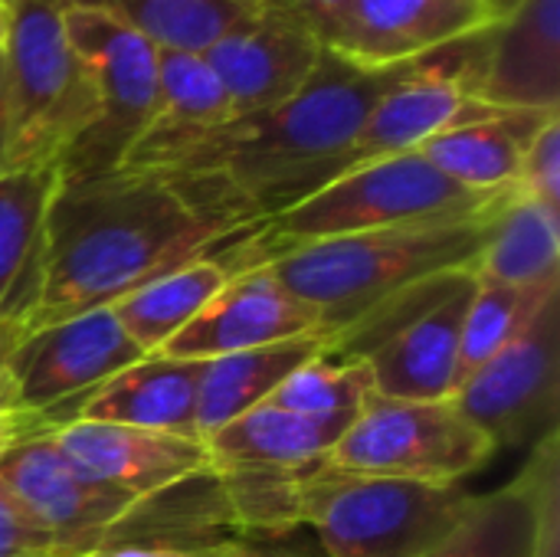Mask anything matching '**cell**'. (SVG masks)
<instances>
[{
	"mask_svg": "<svg viewBox=\"0 0 560 557\" xmlns=\"http://www.w3.org/2000/svg\"><path fill=\"white\" fill-rule=\"evenodd\" d=\"M423 62L364 69L325 46L315 76L289 102L187 138L135 144L121 167L158 174L230 227L262 230L351 167L371 108Z\"/></svg>",
	"mask_w": 560,
	"mask_h": 557,
	"instance_id": "cell-1",
	"label": "cell"
},
{
	"mask_svg": "<svg viewBox=\"0 0 560 557\" xmlns=\"http://www.w3.org/2000/svg\"><path fill=\"white\" fill-rule=\"evenodd\" d=\"M259 233L203 213L148 171L62 177L43 227L26 332L108 309L144 282L184 263L240 250Z\"/></svg>",
	"mask_w": 560,
	"mask_h": 557,
	"instance_id": "cell-2",
	"label": "cell"
},
{
	"mask_svg": "<svg viewBox=\"0 0 560 557\" xmlns=\"http://www.w3.org/2000/svg\"><path fill=\"white\" fill-rule=\"evenodd\" d=\"M499 204L469 217L282 246L262 263L295 299L318 312L328 338L400 292L446 272L476 269Z\"/></svg>",
	"mask_w": 560,
	"mask_h": 557,
	"instance_id": "cell-3",
	"label": "cell"
},
{
	"mask_svg": "<svg viewBox=\"0 0 560 557\" xmlns=\"http://www.w3.org/2000/svg\"><path fill=\"white\" fill-rule=\"evenodd\" d=\"M466 486H436L315 466L302 489V529L325 557H427L466 515Z\"/></svg>",
	"mask_w": 560,
	"mask_h": 557,
	"instance_id": "cell-4",
	"label": "cell"
},
{
	"mask_svg": "<svg viewBox=\"0 0 560 557\" xmlns=\"http://www.w3.org/2000/svg\"><path fill=\"white\" fill-rule=\"evenodd\" d=\"M3 105L7 167L62 164L98 118L95 82L69 46L59 10L43 0L13 7L3 46Z\"/></svg>",
	"mask_w": 560,
	"mask_h": 557,
	"instance_id": "cell-5",
	"label": "cell"
},
{
	"mask_svg": "<svg viewBox=\"0 0 560 557\" xmlns=\"http://www.w3.org/2000/svg\"><path fill=\"white\" fill-rule=\"evenodd\" d=\"M509 194V190H505ZM505 194H476L440 174L420 151L348 167L322 190L269 220L259 233V263L282 246L390 230L427 220L469 217L495 207Z\"/></svg>",
	"mask_w": 560,
	"mask_h": 557,
	"instance_id": "cell-6",
	"label": "cell"
},
{
	"mask_svg": "<svg viewBox=\"0 0 560 557\" xmlns=\"http://www.w3.org/2000/svg\"><path fill=\"white\" fill-rule=\"evenodd\" d=\"M476 269L436 276L358 318L325 348L364 358L374 394L394 401H450L459 391L463 318Z\"/></svg>",
	"mask_w": 560,
	"mask_h": 557,
	"instance_id": "cell-7",
	"label": "cell"
},
{
	"mask_svg": "<svg viewBox=\"0 0 560 557\" xmlns=\"http://www.w3.org/2000/svg\"><path fill=\"white\" fill-rule=\"evenodd\" d=\"M499 450L450 401H394L374 394L341 433L325 466L351 476H387L463 486Z\"/></svg>",
	"mask_w": 560,
	"mask_h": 557,
	"instance_id": "cell-8",
	"label": "cell"
},
{
	"mask_svg": "<svg viewBox=\"0 0 560 557\" xmlns=\"http://www.w3.org/2000/svg\"><path fill=\"white\" fill-rule=\"evenodd\" d=\"M59 16L98 92V118L69 148L59 171L62 177L118 171L154 118L158 46L95 10H59Z\"/></svg>",
	"mask_w": 560,
	"mask_h": 557,
	"instance_id": "cell-9",
	"label": "cell"
},
{
	"mask_svg": "<svg viewBox=\"0 0 560 557\" xmlns=\"http://www.w3.org/2000/svg\"><path fill=\"white\" fill-rule=\"evenodd\" d=\"M453 404L495 450L538 446L558 433L560 289L492 361L459 384Z\"/></svg>",
	"mask_w": 560,
	"mask_h": 557,
	"instance_id": "cell-10",
	"label": "cell"
},
{
	"mask_svg": "<svg viewBox=\"0 0 560 557\" xmlns=\"http://www.w3.org/2000/svg\"><path fill=\"white\" fill-rule=\"evenodd\" d=\"M148 358L118 325L112 309H92L30 328L7 361L3 394L43 427L115 378Z\"/></svg>",
	"mask_w": 560,
	"mask_h": 557,
	"instance_id": "cell-11",
	"label": "cell"
},
{
	"mask_svg": "<svg viewBox=\"0 0 560 557\" xmlns=\"http://www.w3.org/2000/svg\"><path fill=\"white\" fill-rule=\"evenodd\" d=\"M0 483L59 542L66 557L118 542V529L151 506L89 479L46 427L23 437L3 456Z\"/></svg>",
	"mask_w": 560,
	"mask_h": 557,
	"instance_id": "cell-12",
	"label": "cell"
},
{
	"mask_svg": "<svg viewBox=\"0 0 560 557\" xmlns=\"http://www.w3.org/2000/svg\"><path fill=\"white\" fill-rule=\"evenodd\" d=\"M322 53V36L302 16L262 0L246 20L226 30L203 59L230 98V118H240L299 95L315 76Z\"/></svg>",
	"mask_w": 560,
	"mask_h": 557,
	"instance_id": "cell-13",
	"label": "cell"
},
{
	"mask_svg": "<svg viewBox=\"0 0 560 557\" xmlns=\"http://www.w3.org/2000/svg\"><path fill=\"white\" fill-rule=\"evenodd\" d=\"M46 430L89 479L135 502H154L213 476V456L200 437L92 420H66Z\"/></svg>",
	"mask_w": 560,
	"mask_h": 557,
	"instance_id": "cell-14",
	"label": "cell"
},
{
	"mask_svg": "<svg viewBox=\"0 0 560 557\" xmlns=\"http://www.w3.org/2000/svg\"><path fill=\"white\" fill-rule=\"evenodd\" d=\"M558 433L532 446L525 469L472 496L459 525L427 557H560Z\"/></svg>",
	"mask_w": 560,
	"mask_h": 557,
	"instance_id": "cell-15",
	"label": "cell"
},
{
	"mask_svg": "<svg viewBox=\"0 0 560 557\" xmlns=\"http://www.w3.org/2000/svg\"><path fill=\"white\" fill-rule=\"evenodd\" d=\"M482 36V33H479ZM459 43L456 59L450 62L443 53L430 56L417 72L400 79L390 92L381 95V102L364 118L354 148H351V167L417 151L423 141L499 115L502 108H492L472 95V56L476 39Z\"/></svg>",
	"mask_w": 560,
	"mask_h": 557,
	"instance_id": "cell-16",
	"label": "cell"
},
{
	"mask_svg": "<svg viewBox=\"0 0 560 557\" xmlns=\"http://www.w3.org/2000/svg\"><path fill=\"white\" fill-rule=\"evenodd\" d=\"M325 335L312 305L295 299L266 263L240 269L200 315L158 355L177 361H213L223 355Z\"/></svg>",
	"mask_w": 560,
	"mask_h": 557,
	"instance_id": "cell-17",
	"label": "cell"
},
{
	"mask_svg": "<svg viewBox=\"0 0 560 557\" xmlns=\"http://www.w3.org/2000/svg\"><path fill=\"white\" fill-rule=\"evenodd\" d=\"M492 0H351L328 49L364 69L430 59L499 23Z\"/></svg>",
	"mask_w": 560,
	"mask_h": 557,
	"instance_id": "cell-18",
	"label": "cell"
},
{
	"mask_svg": "<svg viewBox=\"0 0 560 557\" xmlns=\"http://www.w3.org/2000/svg\"><path fill=\"white\" fill-rule=\"evenodd\" d=\"M472 95L502 112H560V0L518 7L476 39Z\"/></svg>",
	"mask_w": 560,
	"mask_h": 557,
	"instance_id": "cell-19",
	"label": "cell"
},
{
	"mask_svg": "<svg viewBox=\"0 0 560 557\" xmlns=\"http://www.w3.org/2000/svg\"><path fill=\"white\" fill-rule=\"evenodd\" d=\"M203 361H177L164 355H148L138 364L118 371L66 410H59L46 427L66 420L121 423L174 437L197 433V397H200Z\"/></svg>",
	"mask_w": 560,
	"mask_h": 557,
	"instance_id": "cell-20",
	"label": "cell"
},
{
	"mask_svg": "<svg viewBox=\"0 0 560 557\" xmlns=\"http://www.w3.org/2000/svg\"><path fill=\"white\" fill-rule=\"evenodd\" d=\"M354 417H305L262 404L203 443L213 456V473H302L328 460Z\"/></svg>",
	"mask_w": 560,
	"mask_h": 557,
	"instance_id": "cell-21",
	"label": "cell"
},
{
	"mask_svg": "<svg viewBox=\"0 0 560 557\" xmlns=\"http://www.w3.org/2000/svg\"><path fill=\"white\" fill-rule=\"evenodd\" d=\"M256 240H249L240 250L220 253V256H203V259L184 263V266L144 282L141 289L128 292L125 299H118L108 309L118 318V325L125 328V335L144 355H158L180 328H187L200 315V309L220 289H226V282L240 269L256 266Z\"/></svg>",
	"mask_w": 560,
	"mask_h": 557,
	"instance_id": "cell-22",
	"label": "cell"
},
{
	"mask_svg": "<svg viewBox=\"0 0 560 557\" xmlns=\"http://www.w3.org/2000/svg\"><path fill=\"white\" fill-rule=\"evenodd\" d=\"M62 181L59 164L0 171V318L30 315L36 295L43 227Z\"/></svg>",
	"mask_w": 560,
	"mask_h": 557,
	"instance_id": "cell-23",
	"label": "cell"
},
{
	"mask_svg": "<svg viewBox=\"0 0 560 557\" xmlns=\"http://www.w3.org/2000/svg\"><path fill=\"white\" fill-rule=\"evenodd\" d=\"M548 118L551 115L541 112H499L492 118L450 128L423 141L417 151L466 190L505 194L518 187L525 148Z\"/></svg>",
	"mask_w": 560,
	"mask_h": 557,
	"instance_id": "cell-24",
	"label": "cell"
},
{
	"mask_svg": "<svg viewBox=\"0 0 560 557\" xmlns=\"http://www.w3.org/2000/svg\"><path fill=\"white\" fill-rule=\"evenodd\" d=\"M325 348V335L295 338L282 345L249 348L203 361L200 368V397H197V433L207 440L220 427L240 420L243 414L262 407L279 384L299 371L308 358Z\"/></svg>",
	"mask_w": 560,
	"mask_h": 557,
	"instance_id": "cell-25",
	"label": "cell"
},
{
	"mask_svg": "<svg viewBox=\"0 0 560 557\" xmlns=\"http://www.w3.org/2000/svg\"><path fill=\"white\" fill-rule=\"evenodd\" d=\"M479 279L538 289L560 282V210L512 190L489 227L476 263Z\"/></svg>",
	"mask_w": 560,
	"mask_h": 557,
	"instance_id": "cell-26",
	"label": "cell"
},
{
	"mask_svg": "<svg viewBox=\"0 0 560 557\" xmlns=\"http://www.w3.org/2000/svg\"><path fill=\"white\" fill-rule=\"evenodd\" d=\"M52 10H95L158 49L207 53L262 0H43Z\"/></svg>",
	"mask_w": 560,
	"mask_h": 557,
	"instance_id": "cell-27",
	"label": "cell"
},
{
	"mask_svg": "<svg viewBox=\"0 0 560 557\" xmlns=\"http://www.w3.org/2000/svg\"><path fill=\"white\" fill-rule=\"evenodd\" d=\"M230 118V98L203 53L158 49V102L144 141L187 138Z\"/></svg>",
	"mask_w": 560,
	"mask_h": 557,
	"instance_id": "cell-28",
	"label": "cell"
},
{
	"mask_svg": "<svg viewBox=\"0 0 560 557\" xmlns=\"http://www.w3.org/2000/svg\"><path fill=\"white\" fill-rule=\"evenodd\" d=\"M558 289L560 282L538 286V289H518V286H505V282L476 276V286H472V295L466 305V318H463L459 378L466 381L472 371H479L486 361H492L532 322L538 305Z\"/></svg>",
	"mask_w": 560,
	"mask_h": 557,
	"instance_id": "cell-29",
	"label": "cell"
},
{
	"mask_svg": "<svg viewBox=\"0 0 560 557\" xmlns=\"http://www.w3.org/2000/svg\"><path fill=\"white\" fill-rule=\"evenodd\" d=\"M371 397L374 378L364 358L322 348L299 371H292L266 404L305 417H354Z\"/></svg>",
	"mask_w": 560,
	"mask_h": 557,
	"instance_id": "cell-30",
	"label": "cell"
},
{
	"mask_svg": "<svg viewBox=\"0 0 560 557\" xmlns=\"http://www.w3.org/2000/svg\"><path fill=\"white\" fill-rule=\"evenodd\" d=\"M515 190L560 210V115H551L528 141Z\"/></svg>",
	"mask_w": 560,
	"mask_h": 557,
	"instance_id": "cell-31",
	"label": "cell"
},
{
	"mask_svg": "<svg viewBox=\"0 0 560 557\" xmlns=\"http://www.w3.org/2000/svg\"><path fill=\"white\" fill-rule=\"evenodd\" d=\"M0 557H66L59 542L0 483Z\"/></svg>",
	"mask_w": 560,
	"mask_h": 557,
	"instance_id": "cell-32",
	"label": "cell"
},
{
	"mask_svg": "<svg viewBox=\"0 0 560 557\" xmlns=\"http://www.w3.org/2000/svg\"><path fill=\"white\" fill-rule=\"evenodd\" d=\"M69 557H236V542H115Z\"/></svg>",
	"mask_w": 560,
	"mask_h": 557,
	"instance_id": "cell-33",
	"label": "cell"
},
{
	"mask_svg": "<svg viewBox=\"0 0 560 557\" xmlns=\"http://www.w3.org/2000/svg\"><path fill=\"white\" fill-rule=\"evenodd\" d=\"M272 3H279L285 10H292L295 16H302L322 36V43L328 46L331 36L338 33L345 13H348V3L351 0H272Z\"/></svg>",
	"mask_w": 560,
	"mask_h": 557,
	"instance_id": "cell-34",
	"label": "cell"
},
{
	"mask_svg": "<svg viewBox=\"0 0 560 557\" xmlns=\"http://www.w3.org/2000/svg\"><path fill=\"white\" fill-rule=\"evenodd\" d=\"M236 557H325L315 538L308 535L305 545L295 542V535L285 538H236Z\"/></svg>",
	"mask_w": 560,
	"mask_h": 557,
	"instance_id": "cell-35",
	"label": "cell"
},
{
	"mask_svg": "<svg viewBox=\"0 0 560 557\" xmlns=\"http://www.w3.org/2000/svg\"><path fill=\"white\" fill-rule=\"evenodd\" d=\"M36 430H43V423L36 417L23 414L20 407H13V401L0 391V463L23 437H30Z\"/></svg>",
	"mask_w": 560,
	"mask_h": 557,
	"instance_id": "cell-36",
	"label": "cell"
},
{
	"mask_svg": "<svg viewBox=\"0 0 560 557\" xmlns=\"http://www.w3.org/2000/svg\"><path fill=\"white\" fill-rule=\"evenodd\" d=\"M23 335H26L23 318H0V391H3V378H7V361Z\"/></svg>",
	"mask_w": 560,
	"mask_h": 557,
	"instance_id": "cell-37",
	"label": "cell"
},
{
	"mask_svg": "<svg viewBox=\"0 0 560 557\" xmlns=\"http://www.w3.org/2000/svg\"><path fill=\"white\" fill-rule=\"evenodd\" d=\"M0 171H7V105H3V53H0Z\"/></svg>",
	"mask_w": 560,
	"mask_h": 557,
	"instance_id": "cell-38",
	"label": "cell"
},
{
	"mask_svg": "<svg viewBox=\"0 0 560 557\" xmlns=\"http://www.w3.org/2000/svg\"><path fill=\"white\" fill-rule=\"evenodd\" d=\"M10 23H13V7L0 3V53L7 46V36H10Z\"/></svg>",
	"mask_w": 560,
	"mask_h": 557,
	"instance_id": "cell-39",
	"label": "cell"
},
{
	"mask_svg": "<svg viewBox=\"0 0 560 557\" xmlns=\"http://www.w3.org/2000/svg\"><path fill=\"white\" fill-rule=\"evenodd\" d=\"M492 3H495V10H499V16H502V20L518 7V0H492Z\"/></svg>",
	"mask_w": 560,
	"mask_h": 557,
	"instance_id": "cell-40",
	"label": "cell"
},
{
	"mask_svg": "<svg viewBox=\"0 0 560 557\" xmlns=\"http://www.w3.org/2000/svg\"><path fill=\"white\" fill-rule=\"evenodd\" d=\"M0 3H7V7H16V3H23V0H0Z\"/></svg>",
	"mask_w": 560,
	"mask_h": 557,
	"instance_id": "cell-41",
	"label": "cell"
}]
</instances>
